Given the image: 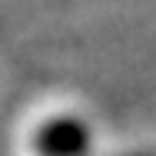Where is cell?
Returning <instances> with one entry per match:
<instances>
[{
	"instance_id": "obj_1",
	"label": "cell",
	"mask_w": 156,
	"mask_h": 156,
	"mask_svg": "<svg viewBox=\"0 0 156 156\" xmlns=\"http://www.w3.org/2000/svg\"><path fill=\"white\" fill-rule=\"evenodd\" d=\"M93 136L83 120L76 116H57L47 120L37 133V150L40 156H83L90 150Z\"/></svg>"
},
{
	"instance_id": "obj_2",
	"label": "cell",
	"mask_w": 156,
	"mask_h": 156,
	"mask_svg": "<svg viewBox=\"0 0 156 156\" xmlns=\"http://www.w3.org/2000/svg\"><path fill=\"white\" fill-rule=\"evenodd\" d=\"M133 156H143V153H133Z\"/></svg>"
}]
</instances>
